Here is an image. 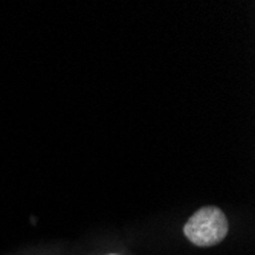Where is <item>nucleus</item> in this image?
<instances>
[{"label":"nucleus","mask_w":255,"mask_h":255,"mask_svg":"<svg viewBox=\"0 0 255 255\" xmlns=\"http://www.w3.org/2000/svg\"><path fill=\"white\" fill-rule=\"evenodd\" d=\"M109 255H117V254H109Z\"/></svg>","instance_id":"f03ea898"},{"label":"nucleus","mask_w":255,"mask_h":255,"mask_svg":"<svg viewBox=\"0 0 255 255\" xmlns=\"http://www.w3.org/2000/svg\"><path fill=\"white\" fill-rule=\"evenodd\" d=\"M228 219L217 206H205L196 211L183 226V234L200 248L214 246L228 234Z\"/></svg>","instance_id":"f257e3e1"}]
</instances>
